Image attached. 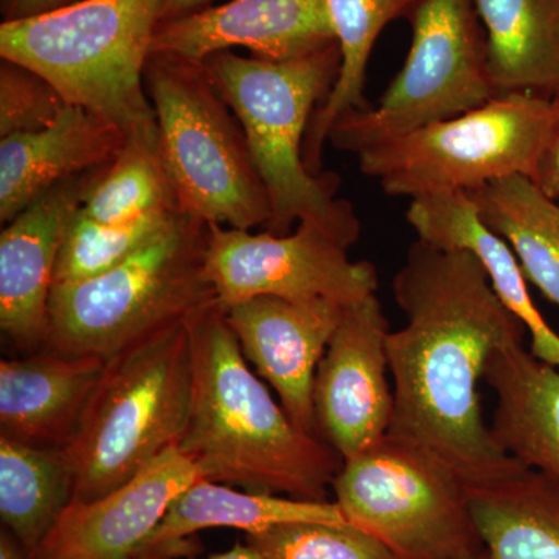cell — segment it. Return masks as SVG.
Masks as SVG:
<instances>
[{"instance_id": "1", "label": "cell", "mask_w": 559, "mask_h": 559, "mask_svg": "<svg viewBox=\"0 0 559 559\" xmlns=\"http://www.w3.org/2000/svg\"><path fill=\"white\" fill-rule=\"evenodd\" d=\"M406 325L390 331L393 414L388 436L428 452L468 489L525 469L499 450L481 412L489 356L525 329L468 252L415 241L392 282Z\"/></svg>"}, {"instance_id": "2", "label": "cell", "mask_w": 559, "mask_h": 559, "mask_svg": "<svg viewBox=\"0 0 559 559\" xmlns=\"http://www.w3.org/2000/svg\"><path fill=\"white\" fill-rule=\"evenodd\" d=\"M191 407L178 444L202 479L249 492L329 500L344 459L301 430L250 370L221 304L189 322Z\"/></svg>"}, {"instance_id": "3", "label": "cell", "mask_w": 559, "mask_h": 559, "mask_svg": "<svg viewBox=\"0 0 559 559\" xmlns=\"http://www.w3.org/2000/svg\"><path fill=\"white\" fill-rule=\"evenodd\" d=\"M204 64L245 128L270 197L266 231L286 235L294 223H307L344 248L355 245L360 221L355 207L336 197L340 178L312 175L304 159L312 116L340 79V44L285 61L216 51Z\"/></svg>"}, {"instance_id": "4", "label": "cell", "mask_w": 559, "mask_h": 559, "mask_svg": "<svg viewBox=\"0 0 559 559\" xmlns=\"http://www.w3.org/2000/svg\"><path fill=\"white\" fill-rule=\"evenodd\" d=\"M164 0H83L31 20L2 22L0 58L40 73L68 105L159 148L145 68Z\"/></svg>"}, {"instance_id": "5", "label": "cell", "mask_w": 559, "mask_h": 559, "mask_svg": "<svg viewBox=\"0 0 559 559\" xmlns=\"http://www.w3.org/2000/svg\"><path fill=\"white\" fill-rule=\"evenodd\" d=\"M209 224L176 213L123 263L51 289L43 348L108 360L219 304L207 277Z\"/></svg>"}, {"instance_id": "6", "label": "cell", "mask_w": 559, "mask_h": 559, "mask_svg": "<svg viewBox=\"0 0 559 559\" xmlns=\"http://www.w3.org/2000/svg\"><path fill=\"white\" fill-rule=\"evenodd\" d=\"M191 407L189 323L135 342L106 360L66 460L72 502L100 499L178 448Z\"/></svg>"}, {"instance_id": "7", "label": "cell", "mask_w": 559, "mask_h": 559, "mask_svg": "<svg viewBox=\"0 0 559 559\" xmlns=\"http://www.w3.org/2000/svg\"><path fill=\"white\" fill-rule=\"evenodd\" d=\"M145 87L156 114L162 164L180 212L231 229L266 227L270 197L245 128L204 62L153 51Z\"/></svg>"}, {"instance_id": "8", "label": "cell", "mask_w": 559, "mask_h": 559, "mask_svg": "<svg viewBox=\"0 0 559 559\" xmlns=\"http://www.w3.org/2000/svg\"><path fill=\"white\" fill-rule=\"evenodd\" d=\"M559 117V97L509 92L452 119L360 151L359 168L390 197L473 191L509 176L533 179Z\"/></svg>"}, {"instance_id": "9", "label": "cell", "mask_w": 559, "mask_h": 559, "mask_svg": "<svg viewBox=\"0 0 559 559\" xmlns=\"http://www.w3.org/2000/svg\"><path fill=\"white\" fill-rule=\"evenodd\" d=\"M409 55L374 106L334 121L329 142L360 151L462 116L498 97L488 72L487 36L474 0H414Z\"/></svg>"}, {"instance_id": "10", "label": "cell", "mask_w": 559, "mask_h": 559, "mask_svg": "<svg viewBox=\"0 0 559 559\" xmlns=\"http://www.w3.org/2000/svg\"><path fill=\"white\" fill-rule=\"evenodd\" d=\"M331 488L348 524L399 559H471L485 551L468 488L406 441L385 436L345 460Z\"/></svg>"}, {"instance_id": "11", "label": "cell", "mask_w": 559, "mask_h": 559, "mask_svg": "<svg viewBox=\"0 0 559 559\" xmlns=\"http://www.w3.org/2000/svg\"><path fill=\"white\" fill-rule=\"evenodd\" d=\"M347 250L307 223L286 235L209 224L205 267L224 308L261 296L348 305L377 293L378 274Z\"/></svg>"}, {"instance_id": "12", "label": "cell", "mask_w": 559, "mask_h": 559, "mask_svg": "<svg viewBox=\"0 0 559 559\" xmlns=\"http://www.w3.org/2000/svg\"><path fill=\"white\" fill-rule=\"evenodd\" d=\"M389 333L377 294L345 305L316 371V430L344 462L388 436L393 414Z\"/></svg>"}, {"instance_id": "13", "label": "cell", "mask_w": 559, "mask_h": 559, "mask_svg": "<svg viewBox=\"0 0 559 559\" xmlns=\"http://www.w3.org/2000/svg\"><path fill=\"white\" fill-rule=\"evenodd\" d=\"M344 307L333 300L261 296L224 308L246 360L274 389L293 421L316 437V371Z\"/></svg>"}, {"instance_id": "14", "label": "cell", "mask_w": 559, "mask_h": 559, "mask_svg": "<svg viewBox=\"0 0 559 559\" xmlns=\"http://www.w3.org/2000/svg\"><path fill=\"white\" fill-rule=\"evenodd\" d=\"M106 168L61 182L3 226L0 329L14 347L33 353L43 348L62 240Z\"/></svg>"}, {"instance_id": "15", "label": "cell", "mask_w": 559, "mask_h": 559, "mask_svg": "<svg viewBox=\"0 0 559 559\" xmlns=\"http://www.w3.org/2000/svg\"><path fill=\"white\" fill-rule=\"evenodd\" d=\"M336 43L325 0H229L160 22L151 53L204 62L242 47L260 60L285 61Z\"/></svg>"}, {"instance_id": "16", "label": "cell", "mask_w": 559, "mask_h": 559, "mask_svg": "<svg viewBox=\"0 0 559 559\" xmlns=\"http://www.w3.org/2000/svg\"><path fill=\"white\" fill-rule=\"evenodd\" d=\"M202 479L178 448L100 499L72 502L32 559H139L183 489Z\"/></svg>"}, {"instance_id": "17", "label": "cell", "mask_w": 559, "mask_h": 559, "mask_svg": "<svg viewBox=\"0 0 559 559\" xmlns=\"http://www.w3.org/2000/svg\"><path fill=\"white\" fill-rule=\"evenodd\" d=\"M128 142L116 123L75 105L44 130L0 139V223L61 182L109 167Z\"/></svg>"}, {"instance_id": "18", "label": "cell", "mask_w": 559, "mask_h": 559, "mask_svg": "<svg viewBox=\"0 0 559 559\" xmlns=\"http://www.w3.org/2000/svg\"><path fill=\"white\" fill-rule=\"evenodd\" d=\"M106 360L39 349L0 362V437L64 450Z\"/></svg>"}, {"instance_id": "19", "label": "cell", "mask_w": 559, "mask_h": 559, "mask_svg": "<svg viewBox=\"0 0 559 559\" xmlns=\"http://www.w3.org/2000/svg\"><path fill=\"white\" fill-rule=\"evenodd\" d=\"M407 223L419 241L444 250H463L487 272L492 288L530 334V352L559 367V334L530 296L527 278L509 242L481 218L468 191H444L411 200Z\"/></svg>"}, {"instance_id": "20", "label": "cell", "mask_w": 559, "mask_h": 559, "mask_svg": "<svg viewBox=\"0 0 559 559\" xmlns=\"http://www.w3.org/2000/svg\"><path fill=\"white\" fill-rule=\"evenodd\" d=\"M484 380L496 395L489 430L499 450L559 480V367L513 342L489 356Z\"/></svg>"}, {"instance_id": "21", "label": "cell", "mask_w": 559, "mask_h": 559, "mask_svg": "<svg viewBox=\"0 0 559 559\" xmlns=\"http://www.w3.org/2000/svg\"><path fill=\"white\" fill-rule=\"evenodd\" d=\"M293 522L344 524L340 506L264 492L238 491L229 485L200 479L173 500L164 520L140 550L139 559H178L197 554L191 536L201 530L237 528L257 535Z\"/></svg>"}, {"instance_id": "22", "label": "cell", "mask_w": 559, "mask_h": 559, "mask_svg": "<svg viewBox=\"0 0 559 559\" xmlns=\"http://www.w3.org/2000/svg\"><path fill=\"white\" fill-rule=\"evenodd\" d=\"M498 95L559 97V0H474Z\"/></svg>"}, {"instance_id": "23", "label": "cell", "mask_w": 559, "mask_h": 559, "mask_svg": "<svg viewBox=\"0 0 559 559\" xmlns=\"http://www.w3.org/2000/svg\"><path fill=\"white\" fill-rule=\"evenodd\" d=\"M468 495L488 559H559L558 479L525 468Z\"/></svg>"}, {"instance_id": "24", "label": "cell", "mask_w": 559, "mask_h": 559, "mask_svg": "<svg viewBox=\"0 0 559 559\" xmlns=\"http://www.w3.org/2000/svg\"><path fill=\"white\" fill-rule=\"evenodd\" d=\"M481 218L500 235L530 280L559 307V204L527 176L492 180L468 191Z\"/></svg>"}, {"instance_id": "25", "label": "cell", "mask_w": 559, "mask_h": 559, "mask_svg": "<svg viewBox=\"0 0 559 559\" xmlns=\"http://www.w3.org/2000/svg\"><path fill=\"white\" fill-rule=\"evenodd\" d=\"M73 500V476L62 450L0 437V518L28 557Z\"/></svg>"}, {"instance_id": "26", "label": "cell", "mask_w": 559, "mask_h": 559, "mask_svg": "<svg viewBox=\"0 0 559 559\" xmlns=\"http://www.w3.org/2000/svg\"><path fill=\"white\" fill-rule=\"evenodd\" d=\"M342 55L340 79L312 116L304 159L312 175H320L323 145L342 114L369 106L366 90L371 51L390 22L406 17L414 0H325Z\"/></svg>"}, {"instance_id": "27", "label": "cell", "mask_w": 559, "mask_h": 559, "mask_svg": "<svg viewBox=\"0 0 559 559\" xmlns=\"http://www.w3.org/2000/svg\"><path fill=\"white\" fill-rule=\"evenodd\" d=\"M81 212L103 224H127L162 212H180L159 148L128 142L92 186Z\"/></svg>"}, {"instance_id": "28", "label": "cell", "mask_w": 559, "mask_h": 559, "mask_svg": "<svg viewBox=\"0 0 559 559\" xmlns=\"http://www.w3.org/2000/svg\"><path fill=\"white\" fill-rule=\"evenodd\" d=\"M179 212L153 213L127 224H103L83 212L72 219L58 253L53 288L98 277L123 263Z\"/></svg>"}, {"instance_id": "29", "label": "cell", "mask_w": 559, "mask_h": 559, "mask_svg": "<svg viewBox=\"0 0 559 559\" xmlns=\"http://www.w3.org/2000/svg\"><path fill=\"white\" fill-rule=\"evenodd\" d=\"M245 543L263 559H399L348 522H293L246 535Z\"/></svg>"}, {"instance_id": "30", "label": "cell", "mask_w": 559, "mask_h": 559, "mask_svg": "<svg viewBox=\"0 0 559 559\" xmlns=\"http://www.w3.org/2000/svg\"><path fill=\"white\" fill-rule=\"evenodd\" d=\"M68 102L40 73L0 58V139L50 127Z\"/></svg>"}, {"instance_id": "31", "label": "cell", "mask_w": 559, "mask_h": 559, "mask_svg": "<svg viewBox=\"0 0 559 559\" xmlns=\"http://www.w3.org/2000/svg\"><path fill=\"white\" fill-rule=\"evenodd\" d=\"M533 182L554 201H559V117L540 148Z\"/></svg>"}, {"instance_id": "32", "label": "cell", "mask_w": 559, "mask_h": 559, "mask_svg": "<svg viewBox=\"0 0 559 559\" xmlns=\"http://www.w3.org/2000/svg\"><path fill=\"white\" fill-rule=\"evenodd\" d=\"M83 0H0L2 22L31 20Z\"/></svg>"}, {"instance_id": "33", "label": "cell", "mask_w": 559, "mask_h": 559, "mask_svg": "<svg viewBox=\"0 0 559 559\" xmlns=\"http://www.w3.org/2000/svg\"><path fill=\"white\" fill-rule=\"evenodd\" d=\"M213 2L215 0H164L160 22L176 20V17L187 16V14L209 9Z\"/></svg>"}, {"instance_id": "34", "label": "cell", "mask_w": 559, "mask_h": 559, "mask_svg": "<svg viewBox=\"0 0 559 559\" xmlns=\"http://www.w3.org/2000/svg\"><path fill=\"white\" fill-rule=\"evenodd\" d=\"M0 559H32L16 538L2 528L0 533Z\"/></svg>"}, {"instance_id": "35", "label": "cell", "mask_w": 559, "mask_h": 559, "mask_svg": "<svg viewBox=\"0 0 559 559\" xmlns=\"http://www.w3.org/2000/svg\"><path fill=\"white\" fill-rule=\"evenodd\" d=\"M207 559H263L255 549L249 546V544H235L231 549L223 551V554L213 555Z\"/></svg>"}, {"instance_id": "36", "label": "cell", "mask_w": 559, "mask_h": 559, "mask_svg": "<svg viewBox=\"0 0 559 559\" xmlns=\"http://www.w3.org/2000/svg\"><path fill=\"white\" fill-rule=\"evenodd\" d=\"M471 559H488L487 551H484V554L479 555V557L471 558Z\"/></svg>"}]
</instances>
